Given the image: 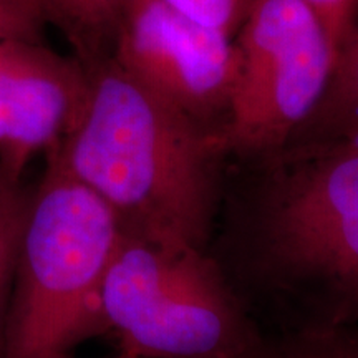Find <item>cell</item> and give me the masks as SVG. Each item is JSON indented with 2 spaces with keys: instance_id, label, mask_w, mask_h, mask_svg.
<instances>
[{
  "instance_id": "obj_15",
  "label": "cell",
  "mask_w": 358,
  "mask_h": 358,
  "mask_svg": "<svg viewBox=\"0 0 358 358\" xmlns=\"http://www.w3.org/2000/svg\"><path fill=\"white\" fill-rule=\"evenodd\" d=\"M17 186H20V185H13V182L8 181V179H7L6 176H3V173L0 171V203H2L3 198H6V196H7L8 192H10L12 189H15Z\"/></svg>"
},
{
  "instance_id": "obj_4",
  "label": "cell",
  "mask_w": 358,
  "mask_h": 358,
  "mask_svg": "<svg viewBox=\"0 0 358 358\" xmlns=\"http://www.w3.org/2000/svg\"><path fill=\"white\" fill-rule=\"evenodd\" d=\"M100 320L138 358H229L261 335L206 250L123 231Z\"/></svg>"
},
{
  "instance_id": "obj_14",
  "label": "cell",
  "mask_w": 358,
  "mask_h": 358,
  "mask_svg": "<svg viewBox=\"0 0 358 358\" xmlns=\"http://www.w3.org/2000/svg\"><path fill=\"white\" fill-rule=\"evenodd\" d=\"M315 12L329 37L335 62L358 25V0H302Z\"/></svg>"
},
{
  "instance_id": "obj_1",
  "label": "cell",
  "mask_w": 358,
  "mask_h": 358,
  "mask_svg": "<svg viewBox=\"0 0 358 358\" xmlns=\"http://www.w3.org/2000/svg\"><path fill=\"white\" fill-rule=\"evenodd\" d=\"M206 252L261 334L358 325V148L229 159Z\"/></svg>"
},
{
  "instance_id": "obj_7",
  "label": "cell",
  "mask_w": 358,
  "mask_h": 358,
  "mask_svg": "<svg viewBox=\"0 0 358 358\" xmlns=\"http://www.w3.org/2000/svg\"><path fill=\"white\" fill-rule=\"evenodd\" d=\"M88 69L43 42H0V171L13 185L64 140L85 105Z\"/></svg>"
},
{
  "instance_id": "obj_8",
  "label": "cell",
  "mask_w": 358,
  "mask_h": 358,
  "mask_svg": "<svg viewBox=\"0 0 358 358\" xmlns=\"http://www.w3.org/2000/svg\"><path fill=\"white\" fill-rule=\"evenodd\" d=\"M287 146L358 148V25L335 62L319 105Z\"/></svg>"
},
{
  "instance_id": "obj_6",
  "label": "cell",
  "mask_w": 358,
  "mask_h": 358,
  "mask_svg": "<svg viewBox=\"0 0 358 358\" xmlns=\"http://www.w3.org/2000/svg\"><path fill=\"white\" fill-rule=\"evenodd\" d=\"M111 57L169 105L224 131L237 77L229 35L196 24L164 0H127Z\"/></svg>"
},
{
  "instance_id": "obj_9",
  "label": "cell",
  "mask_w": 358,
  "mask_h": 358,
  "mask_svg": "<svg viewBox=\"0 0 358 358\" xmlns=\"http://www.w3.org/2000/svg\"><path fill=\"white\" fill-rule=\"evenodd\" d=\"M47 24L55 25L85 66L111 57L127 0H40Z\"/></svg>"
},
{
  "instance_id": "obj_10",
  "label": "cell",
  "mask_w": 358,
  "mask_h": 358,
  "mask_svg": "<svg viewBox=\"0 0 358 358\" xmlns=\"http://www.w3.org/2000/svg\"><path fill=\"white\" fill-rule=\"evenodd\" d=\"M229 358H358V325L317 332L261 334Z\"/></svg>"
},
{
  "instance_id": "obj_11",
  "label": "cell",
  "mask_w": 358,
  "mask_h": 358,
  "mask_svg": "<svg viewBox=\"0 0 358 358\" xmlns=\"http://www.w3.org/2000/svg\"><path fill=\"white\" fill-rule=\"evenodd\" d=\"M29 196L20 191V186L12 189L0 203V347L10 303L13 275H15L17 250Z\"/></svg>"
},
{
  "instance_id": "obj_12",
  "label": "cell",
  "mask_w": 358,
  "mask_h": 358,
  "mask_svg": "<svg viewBox=\"0 0 358 358\" xmlns=\"http://www.w3.org/2000/svg\"><path fill=\"white\" fill-rule=\"evenodd\" d=\"M196 24L234 38L256 0H164Z\"/></svg>"
},
{
  "instance_id": "obj_13",
  "label": "cell",
  "mask_w": 358,
  "mask_h": 358,
  "mask_svg": "<svg viewBox=\"0 0 358 358\" xmlns=\"http://www.w3.org/2000/svg\"><path fill=\"white\" fill-rule=\"evenodd\" d=\"M45 25L48 24L40 0H0V42H42Z\"/></svg>"
},
{
  "instance_id": "obj_5",
  "label": "cell",
  "mask_w": 358,
  "mask_h": 358,
  "mask_svg": "<svg viewBox=\"0 0 358 358\" xmlns=\"http://www.w3.org/2000/svg\"><path fill=\"white\" fill-rule=\"evenodd\" d=\"M229 159L277 153L319 105L335 65L324 25L302 0H256L237 30Z\"/></svg>"
},
{
  "instance_id": "obj_2",
  "label": "cell",
  "mask_w": 358,
  "mask_h": 358,
  "mask_svg": "<svg viewBox=\"0 0 358 358\" xmlns=\"http://www.w3.org/2000/svg\"><path fill=\"white\" fill-rule=\"evenodd\" d=\"M88 69L85 105L48 151L113 209L123 232L206 250L221 206V131L196 122L113 60Z\"/></svg>"
},
{
  "instance_id": "obj_3",
  "label": "cell",
  "mask_w": 358,
  "mask_h": 358,
  "mask_svg": "<svg viewBox=\"0 0 358 358\" xmlns=\"http://www.w3.org/2000/svg\"><path fill=\"white\" fill-rule=\"evenodd\" d=\"M120 237L113 209L45 155L27 203L0 358H65L101 334L100 292Z\"/></svg>"
},
{
  "instance_id": "obj_16",
  "label": "cell",
  "mask_w": 358,
  "mask_h": 358,
  "mask_svg": "<svg viewBox=\"0 0 358 358\" xmlns=\"http://www.w3.org/2000/svg\"><path fill=\"white\" fill-rule=\"evenodd\" d=\"M65 358H71V357L69 355V357H65ZM108 358H138V357L129 355V353H124V352H118L115 357H108Z\"/></svg>"
}]
</instances>
